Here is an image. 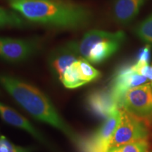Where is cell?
<instances>
[{
    "label": "cell",
    "mask_w": 152,
    "mask_h": 152,
    "mask_svg": "<svg viewBox=\"0 0 152 152\" xmlns=\"http://www.w3.org/2000/svg\"><path fill=\"white\" fill-rule=\"evenodd\" d=\"M11 7L30 22L60 28H81L91 18L85 7L58 0H18Z\"/></svg>",
    "instance_id": "6da1fadb"
},
{
    "label": "cell",
    "mask_w": 152,
    "mask_h": 152,
    "mask_svg": "<svg viewBox=\"0 0 152 152\" xmlns=\"http://www.w3.org/2000/svg\"><path fill=\"white\" fill-rule=\"evenodd\" d=\"M0 85L34 118L58 129L78 146L82 138L66 124L52 102L39 89L21 80L4 74H0Z\"/></svg>",
    "instance_id": "7a4b0ae2"
},
{
    "label": "cell",
    "mask_w": 152,
    "mask_h": 152,
    "mask_svg": "<svg viewBox=\"0 0 152 152\" xmlns=\"http://www.w3.org/2000/svg\"><path fill=\"white\" fill-rule=\"evenodd\" d=\"M125 39V33L92 30L77 41L79 56L90 64H99L113 55Z\"/></svg>",
    "instance_id": "3957f363"
},
{
    "label": "cell",
    "mask_w": 152,
    "mask_h": 152,
    "mask_svg": "<svg viewBox=\"0 0 152 152\" xmlns=\"http://www.w3.org/2000/svg\"><path fill=\"white\" fill-rule=\"evenodd\" d=\"M121 110V121L110 140L109 149L141 140H147L149 135L148 125L133 116L123 109Z\"/></svg>",
    "instance_id": "277c9868"
},
{
    "label": "cell",
    "mask_w": 152,
    "mask_h": 152,
    "mask_svg": "<svg viewBox=\"0 0 152 152\" xmlns=\"http://www.w3.org/2000/svg\"><path fill=\"white\" fill-rule=\"evenodd\" d=\"M123 109L149 125L152 123V87L149 83L130 89L123 97Z\"/></svg>",
    "instance_id": "5b68a950"
},
{
    "label": "cell",
    "mask_w": 152,
    "mask_h": 152,
    "mask_svg": "<svg viewBox=\"0 0 152 152\" xmlns=\"http://www.w3.org/2000/svg\"><path fill=\"white\" fill-rule=\"evenodd\" d=\"M37 39H21L0 36V59L17 64L28 60L37 52Z\"/></svg>",
    "instance_id": "8992f818"
},
{
    "label": "cell",
    "mask_w": 152,
    "mask_h": 152,
    "mask_svg": "<svg viewBox=\"0 0 152 152\" xmlns=\"http://www.w3.org/2000/svg\"><path fill=\"white\" fill-rule=\"evenodd\" d=\"M148 79L140 75L132 65L123 66L114 74L109 89L121 109L125 94L134 87L147 83Z\"/></svg>",
    "instance_id": "52a82bcc"
},
{
    "label": "cell",
    "mask_w": 152,
    "mask_h": 152,
    "mask_svg": "<svg viewBox=\"0 0 152 152\" xmlns=\"http://www.w3.org/2000/svg\"><path fill=\"white\" fill-rule=\"evenodd\" d=\"M81 58L77 48V41H71L53 50L49 56V66L55 77L60 80L66 70Z\"/></svg>",
    "instance_id": "ba28073f"
},
{
    "label": "cell",
    "mask_w": 152,
    "mask_h": 152,
    "mask_svg": "<svg viewBox=\"0 0 152 152\" xmlns=\"http://www.w3.org/2000/svg\"><path fill=\"white\" fill-rule=\"evenodd\" d=\"M86 106L90 113L99 118L106 119L119 109L118 102L109 88L91 91L86 97Z\"/></svg>",
    "instance_id": "9c48e42d"
},
{
    "label": "cell",
    "mask_w": 152,
    "mask_h": 152,
    "mask_svg": "<svg viewBox=\"0 0 152 152\" xmlns=\"http://www.w3.org/2000/svg\"><path fill=\"white\" fill-rule=\"evenodd\" d=\"M0 116L7 123L16 128L23 129L30 133L33 137L40 142L42 144L46 145L49 149L54 150L49 142L42 135V134H41L26 118L14 109L0 103Z\"/></svg>",
    "instance_id": "30bf717a"
},
{
    "label": "cell",
    "mask_w": 152,
    "mask_h": 152,
    "mask_svg": "<svg viewBox=\"0 0 152 152\" xmlns=\"http://www.w3.org/2000/svg\"><path fill=\"white\" fill-rule=\"evenodd\" d=\"M144 0H115L113 5V16L118 23L126 24L137 15Z\"/></svg>",
    "instance_id": "8fae6325"
},
{
    "label": "cell",
    "mask_w": 152,
    "mask_h": 152,
    "mask_svg": "<svg viewBox=\"0 0 152 152\" xmlns=\"http://www.w3.org/2000/svg\"><path fill=\"white\" fill-rule=\"evenodd\" d=\"M23 17L14 10L0 7V28H22L26 26Z\"/></svg>",
    "instance_id": "7c38bea8"
},
{
    "label": "cell",
    "mask_w": 152,
    "mask_h": 152,
    "mask_svg": "<svg viewBox=\"0 0 152 152\" xmlns=\"http://www.w3.org/2000/svg\"><path fill=\"white\" fill-rule=\"evenodd\" d=\"M75 62L66 70L60 80L64 86L68 89H75L86 84L81 79Z\"/></svg>",
    "instance_id": "4fadbf2b"
},
{
    "label": "cell",
    "mask_w": 152,
    "mask_h": 152,
    "mask_svg": "<svg viewBox=\"0 0 152 152\" xmlns=\"http://www.w3.org/2000/svg\"><path fill=\"white\" fill-rule=\"evenodd\" d=\"M75 63L81 79L86 84L99 78L101 76L100 72L93 67L90 63L85 59L80 58Z\"/></svg>",
    "instance_id": "5bb4252c"
},
{
    "label": "cell",
    "mask_w": 152,
    "mask_h": 152,
    "mask_svg": "<svg viewBox=\"0 0 152 152\" xmlns=\"http://www.w3.org/2000/svg\"><path fill=\"white\" fill-rule=\"evenodd\" d=\"M136 33L142 41L152 45V14L139 25Z\"/></svg>",
    "instance_id": "9a60e30c"
},
{
    "label": "cell",
    "mask_w": 152,
    "mask_h": 152,
    "mask_svg": "<svg viewBox=\"0 0 152 152\" xmlns=\"http://www.w3.org/2000/svg\"><path fill=\"white\" fill-rule=\"evenodd\" d=\"M120 148L121 152H149L150 144L147 140H141L125 144Z\"/></svg>",
    "instance_id": "2e32d148"
},
{
    "label": "cell",
    "mask_w": 152,
    "mask_h": 152,
    "mask_svg": "<svg viewBox=\"0 0 152 152\" xmlns=\"http://www.w3.org/2000/svg\"><path fill=\"white\" fill-rule=\"evenodd\" d=\"M31 148L20 147L14 145L4 135H0V152H31Z\"/></svg>",
    "instance_id": "e0dca14e"
},
{
    "label": "cell",
    "mask_w": 152,
    "mask_h": 152,
    "mask_svg": "<svg viewBox=\"0 0 152 152\" xmlns=\"http://www.w3.org/2000/svg\"><path fill=\"white\" fill-rule=\"evenodd\" d=\"M133 67L140 75L152 81V66L149 64H140L135 63L133 64Z\"/></svg>",
    "instance_id": "ac0fdd59"
},
{
    "label": "cell",
    "mask_w": 152,
    "mask_h": 152,
    "mask_svg": "<svg viewBox=\"0 0 152 152\" xmlns=\"http://www.w3.org/2000/svg\"><path fill=\"white\" fill-rule=\"evenodd\" d=\"M151 59V50L149 45H147L144 48L140 49L137 55V62L140 64H149Z\"/></svg>",
    "instance_id": "d6986e66"
},
{
    "label": "cell",
    "mask_w": 152,
    "mask_h": 152,
    "mask_svg": "<svg viewBox=\"0 0 152 152\" xmlns=\"http://www.w3.org/2000/svg\"><path fill=\"white\" fill-rule=\"evenodd\" d=\"M107 152H121V148H112V149H110L108 150Z\"/></svg>",
    "instance_id": "ffe728a7"
},
{
    "label": "cell",
    "mask_w": 152,
    "mask_h": 152,
    "mask_svg": "<svg viewBox=\"0 0 152 152\" xmlns=\"http://www.w3.org/2000/svg\"><path fill=\"white\" fill-rule=\"evenodd\" d=\"M11 1H18V0H10Z\"/></svg>",
    "instance_id": "44dd1931"
},
{
    "label": "cell",
    "mask_w": 152,
    "mask_h": 152,
    "mask_svg": "<svg viewBox=\"0 0 152 152\" xmlns=\"http://www.w3.org/2000/svg\"><path fill=\"white\" fill-rule=\"evenodd\" d=\"M151 87H152V81H151Z\"/></svg>",
    "instance_id": "7402d4cb"
},
{
    "label": "cell",
    "mask_w": 152,
    "mask_h": 152,
    "mask_svg": "<svg viewBox=\"0 0 152 152\" xmlns=\"http://www.w3.org/2000/svg\"><path fill=\"white\" fill-rule=\"evenodd\" d=\"M149 152H152V151H149Z\"/></svg>",
    "instance_id": "603a6c76"
}]
</instances>
